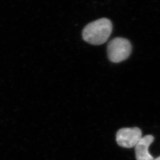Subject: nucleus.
<instances>
[{
    "instance_id": "4",
    "label": "nucleus",
    "mask_w": 160,
    "mask_h": 160,
    "mask_svg": "<svg viewBox=\"0 0 160 160\" xmlns=\"http://www.w3.org/2000/svg\"><path fill=\"white\" fill-rule=\"evenodd\" d=\"M154 141L152 135H148L142 138L138 142L135 148V155L137 160H154V157L149 154V145Z\"/></svg>"
},
{
    "instance_id": "5",
    "label": "nucleus",
    "mask_w": 160,
    "mask_h": 160,
    "mask_svg": "<svg viewBox=\"0 0 160 160\" xmlns=\"http://www.w3.org/2000/svg\"><path fill=\"white\" fill-rule=\"evenodd\" d=\"M154 160H160V157H158V158H155V159H154Z\"/></svg>"
},
{
    "instance_id": "2",
    "label": "nucleus",
    "mask_w": 160,
    "mask_h": 160,
    "mask_svg": "<svg viewBox=\"0 0 160 160\" xmlns=\"http://www.w3.org/2000/svg\"><path fill=\"white\" fill-rule=\"evenodd\" d=\"M131 43L129 40L116 38L109 42L108 45V55L109 60L114 63H119L127 59L132 52Z\"/></svg>"
},
{
    "instance_id": "1",
    "label": "nucleus",
    "mask_w": 160,
    "mask_h": 160,
    "mask_svg": "<svg viewBox=\"0 0 160 160\" xmlns=\"http://www.w3.org/2000/svg\"><path fill=\"white\" fill-rule=\"evenodd\" d=\"M113 30L112 22L106 18H102L88 24L82 31L83 39L94 45L105 43Z\"/></svg>"
},
{
    "instance_id": "3",
    "label": "nucleus",
    "mask_w": 160,
    "mask_h": 160,
    "mask_svg": "<svg viewBox=\"0 0 160 160\" xmlns=\"http://www.w3.org/2000/svg\"><path fill=\"white\" fill-rule=\"evenodd\" d=\"M142 138V131L137 127L122 128L116 133L117 143L126 148L135 147Z\"/></svg>"
}]
</instances>
